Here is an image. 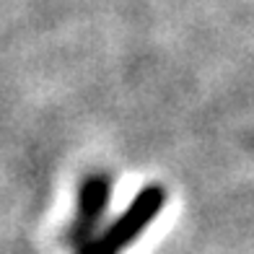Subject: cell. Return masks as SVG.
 I'll use <instances>...</instances> for the list:
<instances>
[{"instance_id":"obj_1","label":"cell","mask_w":254,"mask_h":254,"mask_svg":"<svg viewBox=\"0 0 254 254\" xmlns=\"http://www.w3.org/2000/svg\"><path fill=\"white\" fill-rule=\"evenodd\" d=\"M161 207V192L148 190L132 202V207H127V213L114 223L101 239L91 241L80 249V254H120L125 247H130L132 241L143 234V228L156 218Z\"/></svg>"},{"instance_id":"obj_2","label":"cell","mask_w":254,"mask_h":254,"mask_svg":"<svg viewBox=\"0 0 254 254\" xmlns=\"http://www.w3.org/2000/svg\"><path fill=\"white\" fill-rule=\"evenodd\" d=\"M109 197V190L104 182H88L86 190H83V200H80V213H78V223H75V239H83L86 231H91L99 221V215L107 205Z\"/></svg>"}]
</instances>
